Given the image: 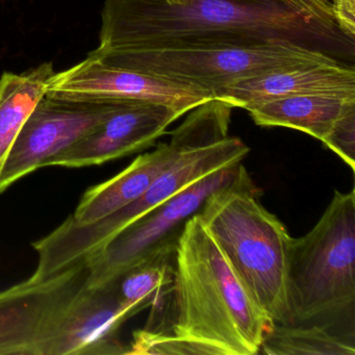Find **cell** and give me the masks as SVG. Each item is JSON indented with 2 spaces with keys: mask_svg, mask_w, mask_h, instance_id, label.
<instances>
[{
  "mask_svg": "<svg viewBox=\"0 0 355 355\" xmlns=\"http://www.w3.org/2000/svg\"><path fill=\"white\" fill-rule=\"evenodd\" d=\"M297 1H302V3H311V5L318 6V7L332 10L331 3H330L329 0H297Z\"/></svg>",
  "mask_w": 355,
  "mask_h": 355,
  "instance_id": "44dd1931",
  "label": "cell"
},
{
  "mask_svg": "<svg viewBox=\"0 0 355 355\" xmlns=\"http://www.w3.org/2000/svg\"><path fill=\"white\" fill-rule=\"evenodd\" d=\"M105 65L184 83L215 94L238 80L303 64H347L288 41L242 46L200 49H166L139 53H90ZM352 66V65H351Z\"/></svg>",
  "mask_w": 355,
  "mask_h": 355,
  "instance_id": "8992f818",
  "label": "cell"
},
{
  "mask_svg": "<svg viewBox=\"0 0 355 355\" xmlns=\"http://www.w3.org/2000/svg\"><path fill=\"white\" fill-rule=\"evenodd\" d=\"M288 325H318L355 338V192L336 191L315 227L292 238Z\"/></svg>",
  "mask_w": 355,
  "mask_h": 355,
  "instance_id": "5b68a950",
  "label": "cell"
},
{
  "mask_svg": "<svg viewBox=\"0 0 355 355\" xmlns=\"http://www.w3.org/2000/svg\"><path fill=\"white\" fill-rule=\"evenodd\" d=\"M46 96L74 101H150L190 112L214 98L209 91L184 83L105 65L91 57L55 72Z\"/></svg>",
  "mask_w": 355,
  "mask_h": 355,
  "instance_id": "8fae6325",
  "label": "cell"
},
{
  "mask_svg": "<svg viewBox=\"0 0 355 355\" xmlns=\"http://www.w3.org/2000/svg\"><path fill=\"white\" fill-rule=\"evenodd\" d=\"M234 107L211 98L188 112L184 120L187 136L178 157L136 200L89 224H78L69 217L44 238L33 243L38 265L31 277L49 279L86 261L103 249L124 228L159 207L193 182L230 164L240 163L249 147L230 137Z\"/></svg>",
  "mask_w": 355,
  "mask_h": 355,
  "instance_id": "7a4b0ae2",
  "label": "cell"
},
{
  "mask_svg": "<svg viewBox=\"0 0 355 355\" xmlns=\"http://www.w3.org/2000/svg\"><path fill=\"white\" fill-rule=\"evenodd\" d=\"M259 353L269 355H354V338L318 325L273 323Z\"/></svg>",
  "mask_w": 355,
  "mask_h": 355,
  "instance_id": "e0dca14e",
  "label": "cell"
},
{
  "mask_svg": "<svg viewBox=\"0 0 355 355\" xmlns=\"http://www.w3.org/2000/svg\"><path fill=\"white\" fill-rule=\"evenodd\" d=\"M330 3L340 30L355 40V0H332Z\"/></svg>",
  "mask_w": 355,
  "mask_h": 355,
  "instance_id": "ffe728a7",
  "label": "cell"
},
{
  "mask_svg": "<svg viewBox=\"0 0 355 355\" xmlns=\"http://www.w3.org/2000/svg\"><path fill=\"white\" fill-rule=\"evenodd\" d=\"M186 113L155 101H120L101 123L45 162L44 167H90L144 150Z\"/></svg>",
  "mask_w": 355,
  "mask_h": 355,
  "instance_id": "30bf717a",
  "label": "cell"
},
{
  "mask_svg": "<svg viewBox=\"0 0 355 355\" xmlns=\"http://www.w3.org/2000/svg\"><path fill=\"white\" fill-rule=\"evenodd\" d=\"M128 355H217L213 349L200 343L172 334L141 329L134 332L128 347Z\"/></svg>",
  "mask_w": 355,
  "mask_h": 355,
  "instance_id": "ac0fdd59",
  "label": "cell"
},
{
  "mask_svg": "<svg viewBox=\"0 0 355 355\" xmlns=\"http://www.w3.org/2000/svg\"><path fill=\"white\" fill-rule=\"evenodd\" d=\"M87 261L43 282L0 292V355H64L72 307L88 284Z\"/></svg>",
  "mask_w": 355,
  "mask_h": 355,
  "instance_id": "52a82bcc",
  "label": "cell"
},
{
  "mask_svg": "<svg viewBox=\"0 0 355 355\" xmlns=\"http://www.w3.org/2000/svg\"><path fill=\"white\" fill-rule=\"evenodd\" d=\"M178 242L167 243L117 278L118 296L132 317L171 292Z\"/></svg>",
  "mask_w": 355,
  "mask_h": 355,
  "instance_id": "2e32d148",
  "label": "cell"
},
{
  "mask_svg": "<svg viewBox=\"0 0 355 355\" xmlns=\"http://www.w3.org/2000/svg\"><path fill=\"white\" fill-rule=\"evenodd\" d=\"M55 73L53 63L47 62L24 73L6 72L0 78V174L22 126L46 95Z\"/></svg>",
  "mask_w": 355,
  "mask_h": 355,
  "instance_id": "9a60e30c",
  "label": "cell"
},
{
  "mask_svg": "<svg viewBox=\"0 0 355 355\" xmlns=\"http://www.w3.org/2000/svg\"><path fill=\"white\" fill-rule=\"evenodd\" d=\"M97 55L288 41L354 66L334 12L297 0H105Z\"/></svg>",
  "mask_w": 355,
  "mask_h": 355,
  "instance_id": "6da1fadb",
  "label": "cell"
},
{
  "mask_svg": "<svg viewBox=\"0 0 355 355\" xmlns=\"http://www.w3.org/2000/svg\"><path fill=\"white\" fill-rule=\"evenodd\" d=\"M171 332L217 355L259 354L274 322L253 300L198 215L176 246Z\"/></svg>",
  "mask_w": 355,
  "mask_h": 355,
  "instance_id": "3957f363",
  "label": "cell"
},
{
  "mask_svg": "<svg viewBox=\"0 0 355 355\" xmlns=\"http://www.w3.org/2000/svg\"><path fill=\"white\" fill-rule=\"evenodd\" d=\"M253 300L274 323H290L288 255L292 236L259 202L245 169L197 213Z\"/></svg>",
  "mask_w": 355,
  "mask_h": 355,
  "instance_id": "277c9868",
  "label": "cell"
},
{
  "mask_svg": "<svg viewBox=\"0 0 355 355\" xmlns=\"http://www.w3.org/2000/svg\"><path fill=\"white\" fill-rule=\"evenodd\" d=\"M340 157L352 171L355 170V101L348 103L331 130L322 141Z\"/></svg>",
  "mask_w": 355,
  "mask_h": 355,
  "instance_id": "d6986e66",
  "label": "cell"
},
{
  "mask_svg": "<svg viewBox=\"0 0 355 355\" xmlns=\"http://www.w3.org/2000/svg\"><path fill=\"white\" fill-rule=\"evenodd\" d=\"M120 101H74L45 95L28 116L0 174V193L67 149L101 123Z\"/></svg>",
  "mask_w": 355,
  "mask_h": 355,
  "instance_id": "9c48e42d",
  "label": "cell"
},
{
  "mask_svg": "<svg viewBox=\"0 0 355 355\" xmlns=\"http://www.w3.org/2000/svg\"><path fill=\"white\" fill-rule=\"evenodd\" d=\"M300 95L355 97L354 66L303 64L238 80L214 98L248 111L267 101Z\"/></svg>",
  "mask_w": 355,
  "mask_h": 355,
  "instance_id": "7c38bea8",
  "label": "cell"
},
{
  "mask_svg": "<svg viewBox=\"0 0 355 355\" xmlns=\"http://www.w3.org/2000/svg\"><path fill=\"white\" fill-rule=\"evenodd\" d=\"M352 101L355 97L300 95L267 101L247 112L257 125L293 128L322 142Z\"/></svg>",
  "mask_w": 355,
  "mask_h": 355,
  "instance_id": "5bb4252c",
  "label": "cell"
},
{
  "mask_svg": "<svg viewBox=\"0 0 355 355\" xmlns=\"http://www.w3.org/2000/svg\"><path fill=\"white\" fill-rule=\"evenodd\" d=\"M244 170L242 162L220 168L132 222L85 261L89 266L88 286L117 279L164 245L178 241L188 220L200 211L205 200Z\"/></svg>",
  "mask_w": 355,
  "mask_h": 355,
  "instance_id": "ba28073f",
  "label": "cell"
},
{
  "mask_svg": "<svg viewBox=\"0 0 355 355\" xmlns=\"http://www.w3.org/2000/svg\"><path fill=\"white\" fill-rule=\"evenodd\" d=\"M184 121L172 132L169 142L137 157L128 168L107 182L89 189L69 216L78 224H89L130 205L147 190L155 178L173 162L186 141Z\"/></svg>",
  "mask_w": 355,
  "mask_h": 355,
  "instance_id": "4fadbf2b",
  "label": "cell"
}]
</instances>
